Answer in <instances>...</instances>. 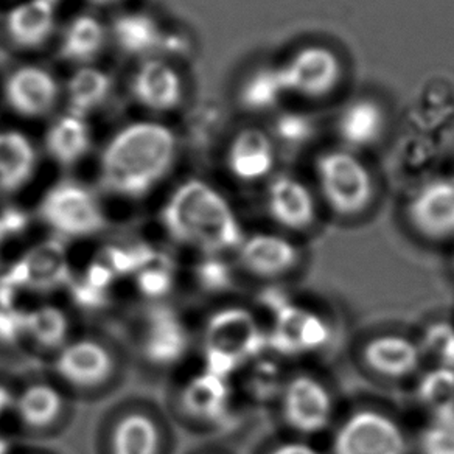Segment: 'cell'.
<instances>
[{
    "mask_svg": "<svg viewBox=\"0 0 454 454\" xmlns=\"http://www.w3.org/2000/svg\"><path fill=\"white\" fill-rule=\"evenodd\" d=\"M92 4H97V5H111V4H115V2H119V0H90Z\"/></svg>",
    "mask_w": 454,
    "mask_h": 454,
    "instance_id": "ee69618b",
    "label": "cell"
},
{
    "mask_svg": "<svg viewBox=\"0 0 454 454\" xmlns=\"http://www.w3.org/2000/svg\"><path fill=\"white\" fill-rule=\"evenodd\" d=\"M69 285H72V296L80 307L97 309V307L106 303V291L97 290L94 286L86 284L84 280H80V282L72 280Z\"/></svg>",
    "mask_w": 454,
    "mask_h": 454,
    "instance_id": "60d3db41",
    "label": "cell"
},
{
    "mask_svg": "<svg viewBox=\"0 0 454 454\" xmlns=\"http://www.w3.org/2000/svg\"><path fill=\"white\" fill-rule=\"evenodd\" d=\"M175 152L176 139L164 125H129L103 152L101 183L115 195L142 198L168 173Z\"/></svg>",
    "mask_w": 454,
    "mask_h": 454,
    "instance_id": "7a4b0ae2",
    "label": "cell"
},
{
    "mask_svg": "<svg viewBox=\"0 0 454 454\" xmlns=\"http://www.w3.org/2000/svg\"><path fill=\"white\" fill-rule=\"evenodd\" d=\"M5 278L20 291H51L69 285L70 265L59 241H43L24 254Z\"/></svg>",
    "mask_w": 454,
    "mask_h": 454,
    "instance_id": "9a60e30c",
    "label": "cell"
},
{
    "mask_svg": "<svg viewBox=\"0 0 454 454\" xmlns=\"http://www.w3.org/2000/svg\"><path fill=\"white\" fill-rule=\"evenodd\" d=\"M414 454H454V416L428 420L414 437Z\"/></svg>",
    "mask_w": 454,
    "mask_h": 454,
    "instance_id": "d590c367",
    "label": "cell"
},
{
    "mask_svg": "<svg viewBox=\"0 0 454 454\" xmlns=\"http://www.w3.org/2000/svg\"><path fill=\"white\" fill-rule=\"evenodd\" d=\"M235 266L263 285H282L305 263L299 241L278 229L245 235L235 251Z\"/></svg>",
    "mask_w": 454,
    "mask_h": 454,
    "instance_id": "ba28073f",
    "label": "cell"
},
{
    "mask_svg": "<svg viewBox=\"0 0 454 454\" xmlns=\"http://www.w3.org/2000/svg\"><path fill=\"white\" fill-rule=\"evenodd\" d=\"M288 95L322 98L332 94L342 76L340 58L322 45H307L280 64Z\"/></svg>",
    "mask_w": 454,
    "mask_h": 454,
    "instance_id": "4fadbf2b",
    "label": "cell"
},
{
    "mask_svg": "<svg viewBox=\"0 0 454 454\" xmlns=\"http://www.w3.org/2000/svg\"><path fill=\"white\" fill-rule=\"evenodd\" d=\"M134 97L153 111H170L183 97V86L168 64L148 59L140 66L133 82Z\"/></svg>",
    "mask_w": 454,
    "mask_h": 454,
    "instance_id": "ffe728a7",
    "label": "cell"
},
{
    "mask_svg": "<svg viewBox=\"0 0 454 454\" xmlns=\"http://www.w3.org/2000/svg\"><path fill=\"white\" fill-rule=\"evenodd\" d=\"M237 266L231 265L224 255H204L196 265V284L208 294H224L235 288Z\"/></svg>",
    "mask_w": 454,
    "mask_h": 454,
    "instance_id": "e575fe53",
    "label": "cell"
},
{
    "mask_svg": "<svg viewBox=\"0 0 454 454\" xmlns=\"http://www.w3.org/2000/svg\"><path fill=\"white\" fill-rule=\"evenodd\" d=\"M425 366L447 367L454 371V322L433 319L416 336Z\"/></svg>",
    "mask_w": 454,
    "mask_h": 454,
    "instance_id": "836d02e7",
    "label": "cell"
},
{
    "mask_svg": "<svg viewBox=\"0 0 454 454\" xmlns=\"http://www.w3.org/2000/svg\"><path fill=\"white\" fill-rule=\"evenodd\" d=\"M276 134L288 145H302L315 134V125L305 114L286 113L276 121Z\"/></svg>",
    "mask_w": 454,
    "mask_h": 454,
    "instance_id": "74e56055",
    "label": "cell"
},
{
    "mask_svg": "<svg viewBox=\"0 0 454 454\" xmlns=\"http://www.w3.org/2000/svg\"><path fill=\"white\" fill-rule=\"evenodd\" d=\"M67 92L70 114L84 119L86 114L106 100L111 92V78L103 70L82 67L70 78Z\"/></svg>",
    "mask_w": 454,
    "mask_h": 454,
    "instance_id": "4dcf8cb0",
    "label": "cell"
},
{
    "mask_svg": "<svg viewBox=\"0 0 454 454\" xmlns=\"http://www.w3.org/2000/svg\"><path fill=\"white\" fill-rule=\"evenodd\" d=\"M257 307L270 317L266 352L285 363L322 354L333 342L330 319L313 307L297 302L282 285H263Z\"/></svg>",
    "mask_w": 454,
    "mask_h": 454,
    "instance_id": "3957f363",
    "label": "cell"
},
{
    "mask_svg": "<svg viewBox=\"0 0 454 454\" xmlns=\"http://www.w3.org/2000/svg\"><path fill=\"white\" fill-rule=\"evenodd\" d=\"M4 241H5V237L0 232V251H2V247H4Z\"/></svg>",
    "mask_w": 454,
    "mask_h": 454,
    "instance_id": "bcb514c9",
    "label": "cell"
},
{
    "mask_svg": "<svg viewBox=\"0 0 454 454\" xmlns=\"http://www.w3.org/2000/svg\"><path fill=\"white\" fill-rule=\"evenodd\" d=\"M106 39L105 27L89 14H82L70 22L61 44V58L75 63H86L100 53Z\"/></svg>",
    "mask_w": 454,
    "mask_h": 454,
    "instance_id": "f546056e",
    "label": "cell"
},
{
    "mask_svg": "<svg viewBox=\"0 0 454 454\" xmlns=\"http://www.w3.org/2000/svg\"><path fill=\"white\" fill-rule=\"evenodd\" d=\"M55 371L59 379L76 389H95L113 377L115 361L98 340H74L59 350Z\"/></svg>",
    "mask_w": 454,
    "mask_h": 454,
    "instance_id": "2e32d148",
    "label": "cell"
},
{
    "mask_svg": "<svg viewBox=\"0 0 454 454\" xmlns=\"http://www.w3.org/2000/svg\"><path fill=\"white\" fill-rule=\"evenodd\" d=\"M358 361L371 377L387 383L416 380L425 369L416 336L402 332L371 334L360 344Z\"/></svg>",
    "mask_w": 454,
    "mask_h": 454,
    "instance_id": "8fae6325",
    "label": "cell"
},
{
    "mask_svg": "<svg viewBox=\"0 0 454 454\" xmlns=\"http://www.w3.org/2000/svg\"><path fill=\"white\" fill-rule=\"evenodd\" d=\"M451 271H453V274H454V253H453V257H451Z\"/></svg>",
    "mask_w": 454,
    "mask_h": 454,
    "instance_id": "7dc6e473",
    "label": "cell"
},
{
    "mask_svg": "<svg viewBox=\"0 0 454 454\" xmlns=\"http://www.w3.org/2000/svg\"><path fill=\"white\" fill-rule=\"evenodd\" d=\"M265 208L278 231L291 237L311 232L319 220L315 193L307 184L291 175L271 177L266 187Z\"/></svg>",
    "mask_w": 454,
    "mask_h": 454,
    "instance_id": "7c38bea8",
    "label": "cell"
},
{
    "mask_svg": "<svg viewBox=\"0 0 454 454\" xmlns=\"http://www.w3.org/2000/svg\"><path fill=\"white\" fill-rule=\"evenodd\" d=\"M36 154L30 140L16 131L0 133V189L14 192L28 183Z\"/></svg>",
    "mask_w": 454,
    "mask_h": 454,
    "instance_id": "d4e9b609",
    "label": "cell"
},
{
    "mask_svg": "<svg viewBox=\"0 0 454 454\" xmlns=\"http://www.w3.org/2000/svg\"><path fill=\"white\" fill-rule=\"evenodd\" d=\"M167 232L202 255L234 254L245 229L226 198L202 181L183 184L162 210Z\"/></svg>",
    "mask_w": 454,
    "mask_h": 454,
    "instance_id": "6da1fadb",
    "label": "cell"
},
{
    "mask_svg": "<svg viewBox=\"0 0 454 454\" xmlns=\"http://www.w3.org/2000/svg\"><path fill=\"white\" fill-rule=\"evenodd\" d=\"M26 334L39 348L61 350L69 338V319L63 309L53 305H43L27 311Z\"/></svg>",
    "mask_w": 454,
    "mask_h": 454,
    "instance_id": "1f68e13d",
    "label": "cell"
},
{
    "mask_svg": "<svg viewBox=\"0 0 454 454\" xmlns=\"http://www.w3.org/2000/svg\"><path fill=\"white\" fill-rule=\"evenodd\" d=\"M55 28V0H27L7 16V32L14 44L36 49Z\"/></svg>",
    "mask_w": 454,
    "mask_h": 454,
    "instance_id": "44dd1931",
    "label": "cell"
},
{
    "mask_svg": "<svg viewBox=\"0 0 454 454\" xmlns=\"http://www.w3.org/2000/svg\"><path fill=\"white\" fill-rule=\"evenodd\" d=\"M64 410V398L57 387L35 383L20 392L14 402V412L20 422L32 429H47L58 422Z\"/></svg>",
    "mask_w": 454,
    "mask_h": 454,
    "instance_id": "484cf974",
    "label": "cell"
},
{
    "mask_svg": "<svg viewBox=\"0 0 454 454\" xmlns=\"http://www.w3.org/2000/svg\"><path fill=\"white\" fill-rule=\"evenodd\" d=\"M14 402L16 398L10 394L7 387L0 386V417L8 412V410H14Z\"/></svg>",
    "mask_w": 454,
    "mask_h": 454,
    "instance_id": "7bdbcfd3",
    "label": "cell"
},
{
    "mask_svg": "<svg viewBox=\"0 0 454 454\" xmlns=\"http://www.w3.org/2000/svg\"><path fill=\"white\" fill-rule=\"evenodd\" d=\"M285 366L286 363L284 360L270 352H265L247 363L241 369V372L245 373V391L247 397L255 403L276 406L285 381L290 375V371H286Z\"/></svg>",
    "mask_w": 454,
    "mask_h": 454,
    "instance_id": "cb8c5ba5",
    "label": "cell"
},
{
    "mask_svg": "<svg viewBox=\"0 0 454 454\" xmlns=\"http://www.w3.org/2000/svg\"><path fill=\"white\" fill-rule=\"evenodd\" d=\"M276 164L274 144L259 129H245L235 136L227 152V167L239 181L257 183L271 175Z\"/></svg>",
    "mask_w": 454,
    "mask_h": 454,
    "instance_id": "d6986e66",
    "label": "cell"
},
{
    "mask_svg": "<svg viewBox=\"0 0 454 454\" xmlns=\"http://www.w3.org/2000/svg\"><path fill=\"white\" fill-rule=\"evenodd\" d=\"M137 288L148 299H160L168 294L173 286L170 260L156 254V257L144 266L137 274Z\"/></svg>",
    "mask_w": 454,
    "mask_h": 454,
    "instance_id": "8d00e7d4",
    "label": "cell"
},
{
    "mask_svg": "<svg viewBox=\"0 0 454 454\" xmlns=\"http://www.w3.org/2000/svg\"><path fill=\"white\" fill-rule=\"evenodd\" d=\"M232 398L231 380L202 371L184 387L183 408L195 420L220 425L231 416Z\"/></svg>",
    "mask_w": 454,
    "mask_h": 454,
    "instance_id": "ac0fdd59",
    "label": "cell"
},
{
    "mask_svg": "<svg viewBox=\"0 0 454 454\" xmlns=\"http://www.w3.org/2000/svg\"><path fill=\"white\" fill-rule=\"evenodd\" d=\"M404 220L422 243H454V176L422 184L406 202Z\"/></svg>",
    "mask_w": 454,
    "mask_h": 454,
    "instance_id": "30bf717a",
    "label": "cell"
},
{
    "mask_svg": "<svg viewBox=\"0 0 454 454\" xmlns=\"http://www.w3.org/2000/svg\"><path fill=\"white\" fill-rule=\"evenodd\" d=\"M383 109L371 100H355L338 119V133L350 148H367L379 142L385 131Z\"/></svg>",
    "mask_w": 454,
    "mask_h": 454,
    "instance_id": "7402d4cb",
    "label": "cell"
},
{
    "mask_svg": "<svg viewBox=\"0 0 454 454\" xmlns=\"http://www.w3.org/2000/svg\"><path fill=\"white\" fill-rule=\"evenodd\" d=\"M204 371L232 380L266 352V325L255 309L226 305L208 316L202 336Z\"/></svg>",
    "mask_w": 454,
    "mask_h": 454,
    "instance_id": "277c9868",
    "label": "cell"
},
{
    "mask_svg": "<svg viewBox=\"0 0 454 454\" xmlns=\"http://www.w3.org/2000/svg\"><path fill=\"white\" fill-rule=\"evenodd\" d=\"M276 408L290 435L309 441L330 433L340 416L333 389L309 371L290 372Z\"/></svg>",
    "mask_w": 454,
    "mask_h": 454,
    "instance_id": "8992f818",
    "label": "cell"
},
{
    "mask_svg": "<svg viewBox=\"0 0 454 454\" xmlns=\"http://www.w3.org/2000/svg\"><path fill=\"white\" fill-rule=\"evenodd\" d=\"M28 224V218L26 214H22L20 210L14 208H7L4 214L0 215V232L5 237H14L24 232Z\"/></svg>",
    "mask_w": 454,
    "mask_h": 454,
    "instance_id": "b9f144b4",
    "label": "cell"
},
{
    "mask_svg": "<svg viewBox=\"0 0 454 454\" xmlns=\"http://www.w3.org/2000/svg\"><path fill=\"white\" fill-rule=\"evenodd\" d=\"M7 453H8L7 441H4V439H0V454H7Z\"/></svg>",
    "mask_w": 454,
    "mask_h": 454,
    "instance_id": "f6af8a7d",
    "label": "cell"
},
{
    "mask_svg": "<svg viewBox=\"0 0 454 454\" xmlns=\"http://www.w3.org/2000/svg\"><path fill=\"white\" fill-rule=\"evenodd\" d=\"M288 95L280 66L254 72L241 86L240 101L249 111H268Z\"/></svg>",
    "mask_w": 454,
    "mask_h": 454,
    "instance_id": "d6a6232c",
    "label": "cell"
},
{
    "mask_svg": "<svg viewBox=\"0 0 454 454\" xmlns=\"http://www.w3.org/2000/svg\"><path fill=\"white\" fill-rule=\"evenodd\" d=\"M5 98L14 113L35 119L53 109L58 98V84L47 70L26 66L14 70L7 78Z\"/></svg>",
    "mask_w": 454,
    "mask_h": 454,
    "instance_id": "e0dca14e",
    "label": "cell"
},
{
    "mask_svg": "<svg viewBox=\"0 0 454 454\" xmlns=\"http://www.w3.org/2000/svg\"><path fill=\"white\" fill-rule=\"evenodd\" d=\"M113 35L121 51L131 55H145L162 44L158 22L145 13L121 14L114 20Z\"/></svg>",
    "mask_w": 454,
    "mask_h": 454,
    "instance_id": "f1b7e54d",
    "label": "cell"
},
{
    "mask_svg": "<svg viewBox=\"0 0 454 454\" xmlns=\"http://www.w3.org/2000/svg\"><path fill=\"white\" fill-rule=\"evenodd\" d=\"M416 379L417 404L428 420L454 416V371L447 367L425 366Z\"/></svg>",
    "mask_w": 454,
    "mask_h": 454,
    "instance_id": "603a6c76",
    "label": "cell"
},
{
    "mask_svg": "<svg viewBox=\"0 0 454 454\" xmlns=\"http://www.w3.org/2000/svg\"><path fill=\"white\" fill-rule=\"evenodd\" d=\"M327 454H414V439L392 411L355 404L328 433Z\"/></svg>",
    "mask_w": 454,
    "mask_h": 454,
    "instance_id": "5b68a950",
    "label": "cell"
},
{
    "mask_svg": "<svg viewBox=\"0 0 454 454\" xmlns=\"http://www.w3.org/2000/svg\"><path fill=\"white\" fill-rule=\"evenodd\" d=\"M189 346V332L173 309L158 303L146 309L139 332V348L146 360L171 366L183 360Z\"/></svg>",
    "mask_w": 454,
    "mask_h": 454,
    "instance_id": "5bb4252c",
    "label": "cell"
},
{
    "mask_svg": "<svg viewBox=\"0 0 454 454\" xmlns=\"http://www.w3.org/2000/svg\"><path fill=\"white\" fill-rule=\"evenodd\" d=\"M47 152L61 165H74L89 152L90 133L86 121L74 114L64 115L45 137Z\"/></svg>",
    "mask_w": 454,
    "mask_h": 454,
    "instance_id": "83f0119b",
    "label": "cell"
},
{
    "mask_svg": "<svg viewBox=\"0 0 454 454\" xmlns=\"http://www.w3.org/2000/svg\"><path fill=\"white\" fill-rule=\"evenodd\" d=\"M26 334V313L14 309H0V340L14 342Z\"/></svg>",
    "mask_w": 454,
    "mask_h": 454,
    "instance_id": "f35d334b",
    "label": "cell"
},
{
    "mask_svg": "<svg viewBox=\"0 0 454 454\" xmlns=\"http://www.w3.org/2000/svg\"><path fill=\"white\" fill-rule=\"evenodd\" d=\"M263 454H324L313 442L290 435L288 439H280L266 448Z\"/></svg>",
    "mask_w": 454,
    "mask_h": 454,
    "instance_id": "ab89813d",
    "label": "cell"
},
{
    "mask_svg": "<svg viewBox=\"0 0 454 454\" xmlns=\"http://www.w3.org/2000/svg\"><path fill=\"white\" fill-rule=\"evenodd\" d=\"M43 220L64 237L88 239L106 227V216L90 190L61 183L49 190L39 207Z\"/></svg>",
    "mask_w": 454,
    "mask_h": 454,
    "instance_id": "9c48e42d",
    "label": "cell"
},
{
    "mask_svg": "<svg viewBox=\"0 0 454 454\" xmlns=\"http://www.w3.org/2000/svg\"><path fill=\"white\" fill-rule=\"evenodd\" d=\"M158 423L144 412H131L115 423L111 434V454H159Z\"/></svg>",
    "mask_w": 454,
    "mask_h": 454,
    "instance_id": "4316f807",
    "label": "cell"
},
{
    "mask_svg": "<svg viewBox=\"0 0 454 454\" xmlns=\"http://www.w3.org/2000/svg\"><path fill=\"white\" fill-rule=\"evenodd\" d=\"M319 195L332 214L355 220L372 207L375 183L360 158L348 150L322 154L316 162Z\"/></svg>",
    "mask_w": 454,
    "mask_h": 454,
    "instance_id": "52a82bcc",
    "label": "cell"
}]
</instances>
